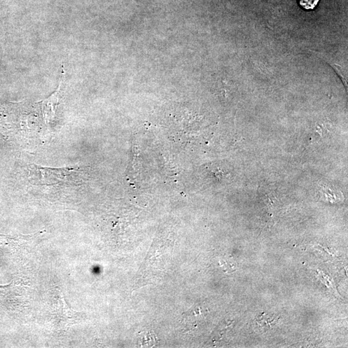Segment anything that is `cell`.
Returning <instances> with one entry per match:
<instances>
[{"instance_id": "5", "label": "cell", "mask_w": 348, "mask_h": 348, "mask_svg": "<svg viewBox=\"0 0 348 348\" xmlns=\"http://www.w3.org/2000/svg\"><path fill=\"white\" fill-rule=\"evenodd\" d=\"M301 7L305 10H313L317 5L320 0H298Z\"/></svg>"}, {"instance_id": "4", "label": "cell", "mask_w": 348, "mask_h": 348, "mask_svg": "<svg viewBox=\"0 0 348 348\" xmlns=\"http://www.w3.org/2000/svg\"><path fill=\"white\" fill-rule=\"evenodd\" d=\"M277 321H278V318L274 316L262 315L257 320L258 328L262 332L266 331V330L272 328L276 324Z\"/></svg>"}, {"instance_id": "3", "label": "cell", "mask_w": 348, "mask_h": 348, "mask_svg": "<svg viewBox=\"0 0 348 348\" xmlns=\"http://www.w3.org/2000/svg\"><path fill=\"white\" fill-rule=\"evenodd\" d=\"M158 339L151 331L142 332L140 334L139 345L141 347H153L158 345Z\"/></svg>"}, {"instance_id": "2", "label": "cell", "mask_w": 348, "mask_h": 348, "mask_svg": "<svg viewBox=\"0 0 348 348\" xmlns=\"http://www.w3.org/2000/svg\"><path fill=\"white\" fill-rule=\"evenodd\" d=\"M61 80L62 81H61L57 91L52 94L47 99L43 100L41 103L44 119H45L46 124L47 125L54 120L56 110H57L61 98H62V77H61Z\"/></svg>"}, {"instance_id": "6", "label": "cell", "mask_w": 348, "mask_h": 348, "mask_svg": "<svg viewBox=\"0 0 348 348\" xmlns=\"http://www.w3.org/2000/svg\"><path fill=\"white\" fill-rule=\"evenodd\" d=\"M221 265L222 267L223 268V269L225 270L226 272H232L233 271V270L232 268L233 267V266L232 267V266H233V265L231 264L232 263L231 261H221Z\"/></svg>"}, {"instance_id": "1", "label": "cell", "mask_w": 348, "mask_h": 348, "mask_svg": "<svg viewBox=\"0 0 348 348\" xmlns=\"http://www.w3.org/2000/svg\"><path fill=\"white\" fill-rule=\"evenodd\" d=\"M205 318L202 308L198 306H194L185 313H182L181 326L184 333H190L198 328L201 320Z\"/></svg>"}]
</instances>
